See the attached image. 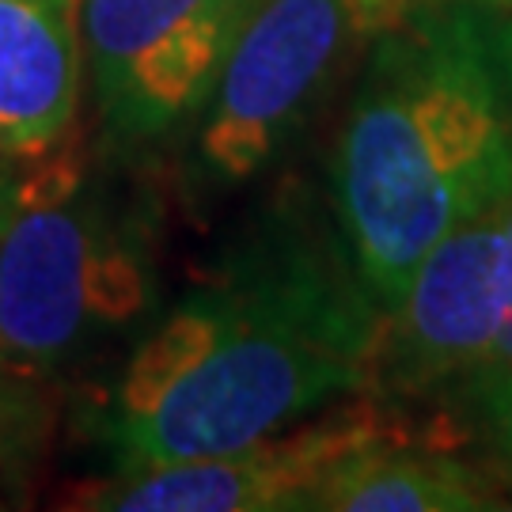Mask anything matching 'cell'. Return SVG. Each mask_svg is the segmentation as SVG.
<instances>
[{
  "instance_id": "1",
  "label": "cell",
  "mask_w": 512,
  "mask_h": 512,
  "mask_svg": "<svg viewBox=\"0 0 512 512\" xmlns=\"http://www.w3.org/2000/svg\"><path fill=\"white\" fill-rule=\"evenodd\" d=\"M512 190V42L490 0H429L380 27L330 156V202L380 311L463 220Z\"/></svg>"
},
{
  "instance_id": "2",
  "label": "cell",
  "mask_w": 512,
  "mask_h": 512,
  "mask_svg": "<svg viewBox=\"0 0 512 512\" xmlns=\"http://www.w3.org/2000/svg\"><path fill=\"white\" fill-rule=\"evenodd\" d=\"M217 274L232 289V327L152 414L99 433L114 471L262 444L372 376L384 311L338 224L281 205L224 255Z\"/></svg>"
},
{
  "instance_id": "3",
  "label": "cell",
  "mask_w": 512,
  "mask_h": 512,
  "mask_svg": "<svg viewBox=\"0 0 512 512\" xmlns=\"http://www.w3.org/2000/svg\"><path fill=\"white\" fill-rule=\"evenodd\" d=\"M145 243L73 160L19 167L0 228V368L46 380L148 304Z\"/></svg>"
},
{
  "instance_id": "4",
  "label": "cell",
  "mask_w": 512,
  "mask_h": 512,
  "mask_svg": "<svg viewBox=\"0 0 512 512\" xmlns=\"http://www.w3.org/2000/svg\"><path fill=\"white\" fill-rule=\"evenodd\" d=\"M255 0H80L84 73L118 148L198 126Z\"/></svg>"
},
{
  "instance_id": "5",
  "label": "cell",
  "mask_w": 512,
  "mask_h": 512,
  "mask_svg": "<svg viewBox=\"0 0 512 512\" xmlns=\"http://www.w3.org/2000/svg\"><path fill=\"white\" fill-rule=\"evenodd\" d=\"M353 27V0H255L194 126L205 179L247 183L274 164L327 95Z\"/></svg>"
},
{
  "instance_id": "6",
  "label": "cell",
  "mask_w": 512,
  "mask_h": 512,
  "mask_svg": "<svg viewBox=\"0 0 512 512\" xmlns=\"http://www.w3.org/2000/svg\"><path fill=\"white\" fill-rule=\"evenodd\" d=\"M512 311V228L505 205L463 220L421 258L387 308L372 380L395 399H425L475 380Z\"/></svg>"
},
{
  "instance_id": "7",
  "label": "cell",
  "mask_w": 512,
  "mask_h": 512,
  "mask_svg": "<svg viewBox=\"0 0 512 512\" xmlns=\"http://www.w3.org/2000/svg\"><path fill=\"white\" fill-rule=\"evenodd\" d=\"M372 425L327 421L289 440H262L228 456L126 467L76 490L73 509L99 512H293L334 459L368 444Z\"/></svg>"
},
{
  "instance_id": "8",
  "label": "cell",
  "mask_w": 512,
  "mask_h": 512,
  "mask_svg": "<svg viewBox=\"0 0 512 512\" xmlns=\"http://www.w3.org/2000/svg\"><path fill=\"white\" fill-rule=\"evenodd\" d=\"M84 92L80 0H0V156H42Z\"/></svg>"
},
{
  "instance_id": "9",
  "label": "cell",
  "mask_w": 512,
  "mask_h": 512,
  "mask_svg": "<svg viewBox=\"0 0 512 512\" xmlns=\"http://www.w3.org/2000/svg\"><path fill=\"white\" fill-rule=\"evenodd\" d=\"M501 505L475 467L440 452L357 444L308 486L311 512H475Z\"/></svg>"
},
{
  "instance_id": "10",
  "label": "cell",
  "mask_w": 512,
  "mask_h": 512,
  "mask_svg": "<svg viewBox=\"0 0 512 512\" xmlns=\"http://www.w3.org/2000/svg\"><path fill=\"white\" fill-rule=\"evenodd\" d=\"M228 327H232V289L217 274L167 311L164 323L129 357L122 380L114 384L107 406L99 414L95 433L152 414L175 387L190 380L213 357V349L220 346Z\"/></svg>"
},
{
  "instance_id": "11",
  "label": "cell",
  "mask_w": 512,
  "mask_h": 512,
  "mask_svg": "<svg viewBox=\"0 0 512 512\" xmlns=\"http://www.w3.org/2000/svg\"><path fill=\"white\" fill-rule=\"evenodd\" d=\"M46 433V403L38 380L0 368V475L19 471L38 452Z\"/></svg>"
},
{
  "instance_id": "12",
  "label": "cell",
  "mask_w": 512,
  "mask_h": 512,
  "mask_svg": "<svg viewBox=\"0 0 512 512\" xmlns=\"http://www.w3.org/2000/svg\"><path fill=\"white\" fill-rule=\"evenodd\" d=\"M501 205H505V220H509L512 228V190ZM463 399H467L471 410L482 414V421L494 418L497 410H505L512 403V311L509 319H505V327H501V334H497L486 365L478 368L475 380L463 387Z\"/></svg>"
},
{
  "instance_id": "13",
  "label": "cell",
  "mask_w": 512,
  "mask_h": 512,
  "mask_svg": "<svg viewBox=\"0 0 512 512\" xmlns=\"http://www.w3.org/2000/svg\"><path fill=\"white\" fill-rule=\"evenodd\" d=\"M418 4H429V0H353L357 31H380L387 23L403 19L406 12H414Z\"/></svg>"
},
{
  "instance_id": "14",
  "label": "cell",
  "mask_w": 512,
  "mask_h": 512,
  "mask_svg": "<svg viewBox=\"0 0 512 512\" xmlns=\"http://www.w3.org/2000/svg\"><path fill=\"white\" fill-rule=\"evenodd\" d=\"M16 183H19V164H12V156H0V228L8 220L12 198H16Z\"/></svg>"
},
{
  "instance_id": "15",
  "label": "cell",
  "mask_w": 512,
  "mask_h": 512,
  "mask_svg": "<svg viewBox=\"0 0 512 512\" xmlns=\"http://www.w3.org/2000/svg\"><path fill=\"white\" fill-rule=\"evenodd\" d=\"M486 425H490V437L501 448V456L512 463V403L505 410H497L494 418H486Z\"/></svg>"
},
{
  "instance_id": "16",
  "label": "cell",
  "mask_w": 512,
  "mask_h": 512,
  "mask_svg": "<svg viewBox=\"0 0 512 512\" xmlns=\"http://www.w3.org/2000/svg\"><path fill=\"white\" fill-rule=\"evenodd\" d=\"M505 19H509V42H512V12H505Z\"/></svg>"
},
{
  "instance_id": "17",
  "label": "cell",
  "mask_w": 512,
  "mask_h": 512,
  "mask_svg": "<svg viewBox=\"0 0 512 512\" xmlns=\"http://www.w3.org/2000/svg\"><path fill=\"white\" fill-rule=\"evenodd\" d=\"M490 4H505V0H490Z\"/></svg>"
},
{
  "instance_id": "18",
  "label": "cell",
  "mask_w": 512,
  "mask_h": 512,
  "mask_svg": "<svg viewBox=\"0 0 512 512\" xmlns=\"http://www.w3.org/2000/svg\"><path fill=\"white\" fill-rule=\"evenodd\" d=\"M0 509H4V501H0Z\"/></svg>"
}]
</instances>
